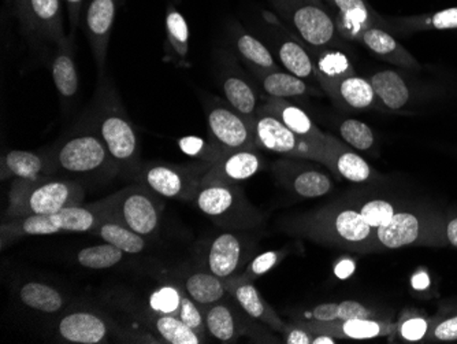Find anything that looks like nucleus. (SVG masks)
<instances>
[{
	"mask_svg": "<svg viewBox=\"0 0 457 344\" xmlns=\"http://www.w3.org/2000/svg\"><path fill=\"white\" fill-rule=\"evenodd\" d=\"M82 120L94 128L109 148L120 169V176L129 179L141 164L140 138L109 77H99L91 106Z\"/></svg>",
	"mask_w": 457,
	"mask_h": 344,
	"instance_id": "obj_1",
	"label": "nucleus"
},
{
	"mask_svg": "<svg viewBox=\"0 0 457 344\" xmlns=\"http://www.w3.org/2000/svg\"><path fill=\"white\" fill-rule=\"evenodd\" d=\"M284 228L292 235L356 253L381 250L376 228L370 227L353 207L331 205L290 218Z\"/></svg>",
	"mask_w": 457,
	"mask_h": 344,
	"instance_id": "obj_2",
	"label": "nucleus"
},
{
	"mask_svg": "<svg viewBox=\"0 0 457 344\" xmlns=\"http://www.w3.org/2000/svg\"><path fill=\"white\" fill-rule=\"evenodd\" d=\"M55 173L106 183L120 176V169L109 148L86 121H79L71 132L62 136L48 150Z\"/></svg>",
	"mask_w": 457,
	"mask_h": 344,
	"instance_id": "obj_3",
	"label": "nucleus"
},
{
	"mask_svg": "<svg viewBox=\"0 0 457 344\" xmlns=\"http://www.w3.org/2000/svg\"><path fill=\"white\" fill-rule=\"evenodd\" d=\"M117 197L118 192H115L86 206L69 207L53 214L4 220L0 225V248L4 251L20 239L30 236L92 232L100 221L112 212Z\"/></svg>",
	"mask_w": 457,
	"mask_h": 344,
	"instance_id": "obj_4",
	"label": "nucleus"
},
{
	"mask_svg": "<svg viewBox=\"0 0 457 344\" xmlns=\"http://www.w3.org/2000/svg\"><path fill=\"white\" fill-rule=\"evenodd\" d=\"M86 189L74 179L14 180L4 220L53 214L69 207L81 206Z\"/></svg>",
	"mask_w": 457,
	"mask_h": 344,
	"instance_id": "obj_5",
	"label": "nucleus"
},
{
	"mask_svg": "<svg viewBox=\"0 0 457 344\" xmlns=\"http://www.w3.org/2000/svg\"><path fill=\"white\" fill-rule=\"evenodd\" d=\"M197 209L226 230H249L262 224V214L236 184L200 186L194 197Z\"/></svg>",
	"mask_w": 457,
	"mask_h": 344,
	"instance_id": "obj_6",
	"label": "nucleus"
},
{
	"mask_svg": "<svg viewBox=\"0 0 457 344\" xmlns=\"http://www.w3.org/2000/svg\"><path fill=\"white\" fill-rule=\"evenodd\" d=\"M212 164L171 165L166 162H141L129 179L164 199L192 200Z\"/></svg>",
	"mask_w": 457,
	"mask_h": 344,
	"instance_id": "obj_7",
	"label": "nucleus"
},
{
	"mask_svg": "<svg viewBox=\"0 0 457 344\" xmlns=\"http://www.w3.org/2000/svg\"><path fill=\"white\" fill-rule=\"evenodd\" d=\"M253 127H255L256 147L270 153L279 154L285 158L318 162L320 165H325L326 168L333 171V150L338 141L335 147L331 148L314 145L292 132L276 115L270 114L262 109H259L258 115L253 121Z\"/></svg>",
	"mask_w": 457,
	"mask_h": 344,
	"instance_id": "obj_8",
	"label": "nucleus"
},
{
	"mask_svg": "<svg viewBox=\"0 0 457 344\" xmlns=\"http://www.w3.org/2000/svg\"><path fill=\"white\" fill-rule=\"evenodd\" d=\"M270 4L310 47L325 50L336 42L337 22L318 0H270Z\"/></svg>",
	"mask_w": 457,
	"mask_h": 344,
	"instance_id": "obj_9",
	"label": "nucleus"
},
{
	"mask_svg": "<svg viewBox=\"0 0 457 344\" xmlns=\"http://www.w3.org/2000/svg\"><path fill=\"white\" fill-rule=\"evenodd\" d=\"M163 205L158 195L136 183L118 191L110 217L115 218L144 238H153L161 228Z\"/></svg>",
	"mask_w": 457,
	"mask_h": 344,
	"instance_id": "obj_10",
	"label": "nucleus"
},
{
	"mask_svg": "<svg viewBox=\"0 0 457 344\" xmlns=\"http://www.w3.org/2000/svg\"><path fill=\"white\" fill-rule=\"evenodd\" d=\"M207 127L210 140L222 151L223 155L233 151L258 148L253 121L244 117L228 105H210Z\"/></svg>",
	"mask_w": 457,
	"mask_h": 344,
	"instance_id": "obj_11",
	"label": "nucleus"
},
{
	"mask_svg": "<svg viewBox=\"0 0 457 344\" xmlns=\"http://www.w3.org/2000/svg\"><path fill=\"white\" fill-rule=\"evenodd\" d=\"M436 221L415 212H397L389 224L377 230L379 246L389 250L420 243L426 245L436 240Z\"/></svg>",
	"mask_w": 457,
	"mask_h": 344,
	"instance_id": "obj_12",
	"label": "nucleus"
},
{
	"mask_svg": "<svg viewBox=\"0 0 457 344\" xmlns=\"http://www.w3.org/2000/svg\"><path fill=\"white\" fill-rule=\"evenodd\" d=\"M273 171L287 189L304 199L325 197L333 189L330 176L308 159L284 158L274 164Z\"/></svg>",
	"mask_w": 457,
	"mask_h": 344,
	"instance_id": "obj_13",
	"label": "nucleus"
},
{
	"mask_svg": "<svg viewBox=\"0 0 457 344\" xmlns=\"http://www.w3.org/2000/svg\"><path fill=\"white\" fill-rule=\"evenodd\" d=\"M118 0H91L84 14V32L88 38L99 77L104 76L110 38L117 17Z\"/></svg>",
	"mask_w": 457,
	"mask_h": 344,
	"instance_id": "obj_14",
	"label": "nucleus"
},
{
	"mask_svg": "<svg viewBox=\"0 0 457 344\" xmlns=\"http://www.w3.org/2000/svg\"><path fill=\"white\" fill-rule=\"evenodd\" d=\"M112 323L94 310H74L59 318L56 333L62 340L74 344L109 343Z\"/></svg>",
	"mask_w": 457,
	"mask_h": 344,
	"instance_id": "obj_15",
	"label": "nucleus"
},
{
	"mask_svg": "<svg viewBox=\"0 0 457 344\" xmlns=\"http://www.w3.org/2000/svg\"><path fill=\"white\" fill-rule=\"evenodd\" d=\"M262 169L263 158L256 148L233 151L212 164L209 171L203 176L200 186L241 183L255 176Z\"/></svg>",
	"mask_w": 457,
	"mask_h": 344,
	"instance_id": "obj_16",
	"label": "nucleus"
},
{
	"mask_svg": "<svg viewBox=\"0 0 457 344\" xmlns=\"http://www.w3.org/2000/svg\"><path fill=\"white\" fill-rule=\"evenodd\" d=\"M251 256L248 243L232 232L217 236L207 251V268L222 280L237 276Z\"/></svg>",
	"mask_w": 457,
	"mask_h": 344,
	"instance_id": "obj_17",
	"label": "nucleus"
},
{
	"mask_svg": "<svg viewBox=\"0 0 457 344\" xmlns=\"http://www.w3.org/2000/svg\"><path fill=\"white\" fill-rule=\"evenodd\" d=\"M261 109L270 113V114L276 115L282 124L287 125L292 132L296 133L305 140L311 141V143H314V145L331 148L335 147L338 141L333 136L322 132L304 110L300 109L296 105L289 104L287 100L270 97L266 104L261 106Z\"/></svg>",
	"mask_w": 457,
	"mask_h": 344,
	"instance_id": "obj_18",
	"label": "nucleus"
},
{
	"mask_svg": "<svg viewBox=\"0 0 457 344\" xmlns=\"http://www.w3.org/2000/svg\"><path fill=\"white\" fill-rule=\"evenodd\" d=\"M225 284L228 287V294L235 298L236 302L240 305L241 309L245 312L246 315L266 323L267 327L271 328L276 332L284 333L287 323L279 318L276 310L264 300L261 292L253 286V281L241 280L235 276L225 280Z\"/></svg>",
	"mask_w": 457,
	"mask_h": 344,
	"instance_id": "obj_19",
	"label": "nucleus"
},
{
	"mask_svg": "<svg viewBox=\"0 0 457 344\" xmlns=\"http://www.w3.org/2000/svg\"><path fill=\"white\" fill-rule=\"evenodd\" d=\"M55 173L47 151L12 150L2 155V180L17 179L35 181Z\"/></svg>",
	"mask_w": 457,
	"mask_h": 344,
	"instance_id": "obj_20",
	"label": "nucleus"
},
{
	"mask_svg": "<svg viewBox=\"0 0 457 344\" xmlns=\"http://www.w3.org/2000/svg\"><path fill=\"white\" fill-rule=\"evenodd\" d=\"M303 327L310 332L326 333L337 339H352V340H364V339L379 338L387 335L392 331L387 323L364 318V320L335 321V323H320V321H299Z\"/></svg>",
	"mask_w": 457,
	"mask_h": 344,
	"instance_id": "obj_21",
	"label": "nucleus"
},
{
	"mask_svg": "<svg viewBox=\"0 0 457 344\" xmlns=\"http://www.w3.org/2000/svg\"><path fill=\"white\" fill-rule=\"evenodd\" d=\"M73 40L74 36H66L56 46L55 55L51 63L54 84L63 106L73 102L79 94V71L74 58Z\"/></svg>",
	"mask_w": 457,
	"mask_h": 344,
	"instance_id": "obj_22",
	"label": "nucleus"
},
{
	"mask_svg": "<svg viewBox=\"0 0 457 344\" xmlns=\"http://www.w3.org/2000/svg\"><path fill=\"white\" fill-rule=\"evenodd\" d=\"M29 35L58 46L66 38L61 0H29Z\"/></svg>",
	"mask_w": 457,
	"mask_h": 344,
	"instance_id": "obj_23",
	"label": "nucleus"
},
{
	"mask_svg": "<svg viewBox=\"0 0 457 344\" xmlns=\"http://www.w3.org/2000/svg\"><path fill=\"white\" fill-rule=\"evenodd\" d=\"M361 40L374 55L393 65L407 69H420L417 59L413 58L396 38L381 27H370L361 33Z\"/></svg>",
	"mask_w": 457,
	"mask_h": 344,
	"instance_id": "obj_24",
	"label": "nucleus"
},
{
	"mask_svg": "<svg viewBox=\"0 0 457 344\" xmlns=\"http://www.w3.org/2000/svg\"><path fill=\"white\" fill-rule=\"evenodd\" d=\"M326 94L335 100L338 106L352 110L370 109L377 102L376 92L370 80L356 74L344 77L338 83L328 88Z\"/></svg>",
	"mask_w": 457,
	"mask_h": 344,
	"instance_id": "obj_25",
	"label": "nucleus"
},
{
	"mask_svg": "<svg viewBox=\"0 0 457 344\" xmlns=\"http://www.w3.org/2000/svg\"><path fill=\"white\" fill-rule=\"evenodd\" d=\"M205 327L220 343H233L244 333V323L237 310L225 300L204 307Z\"/></svg>",
	"mask_w": 457,
	"mask_h": 344,
	"instance_id": "obj_26",
	"label": "nucleus"
},
{
	"mask_svg": "<svg viewBox=\"0 0 457 344\" xmlns=\"http://www.w3.org/2000/svg\"><path fill=\"white\" fill-rule=\"evenodd\" d=\"M222 91L228 106L248 120L255 121L258 115L259 97L255 87L245 77L228 71L222 77Z\"/></svg>",
	"mask_w": 457,
	"mask_h": 344,
	"instance_id": "obj_27",
	"label": "nucleus"
},
{
	"mask_svg": "<svg viewBox=\"0 0 457 344\" xmlns=\"http://www.w3.org/2000/svg\"><path fill=\"white\" fill-rule=\"evenodd\" d=\"M377 102L390 112H399L404 109L410 102V88L405 80L395 71H381L370 77Z\"/></svg>",
	"mask_w": 457,
	"mask_h": 344,
	"instance_id": "obj_28",
	"label": "nucleus"
},
{
	"mask_svg": "<svg viewBox=\"0 0 457 344\" xmlns=\"http://www.w3.org/2000/svg\"><path fill=\"white\" fill-rule=\"evenodd\" d=\"M185 292L202 307L212 306L214 303L225 300L228 294L225 280L215 276L212 272H192L182 281Z\"/></svg>",
	"mask_w": 457,
	"mask_h": 344,
	"instance_id": "obj_29",
	"label": "nucleus"
},
{
	"mask_svg": "<svg viewBox=\"0 0 457 344\" xmlns=\"http://www.w3.org/2000/svg\"><path fill=\"white\" fill-rule=\"evenodd\" d=\"M18 299L28 309L46 315H55L66 305V297L46 282L28 281L18 289Z\"/></svg>",
	"mask_w": 457,
	"mask_h": 344,
	"instance_id": "obj_30",
	"label": "nucleus"
},
{
	"mask_svg": "<svg viewBox=\"0 0 457 344\" xmlns=\"http://www.w3.org/2000/svg\"><path fill=\"white\" fill-rule=\"evenodd\" d=\"M112 214V213H110ZM103 218L91 233L120 248L125 254H140L147 248V238L138 235L115 218Z\"/></svg>",
	"mask_w": 457,
	"mask_h": 344,
	"instance_id": "obj_31",
	"label": "nucleus"
},
{
	"mask_svg": "<svg viewBox=\"0 0 457 344\" xmlns=\"http://www.w3.org/2000/svg\"><path fill=\"white\" fill-rule=\"evenodd\" d=\"M261 80L262 88L270 97L287 99L314 94L305 80L299 79L289 71H255Z\"/></svg>",
	"mask_w": 457,
	"mask_h": 344,
	"instance_id": "obj_32",
	"label": "nucleus"
},
{
	"mask_svg": "<svg viewBox=\"0 0 457 344\" xmlns=\"http://www.w3.org/2000/svg\"><path fill=\"white\" fill-rule=\"evenodd\" d=\"M277 56L281 61L285 71L305 81L318 83L314 61L296 38H281L277 45Z\"/></svg>",
	"mask_w": 457,
	"mask_h": 344,
	"instance_id": "obj_33",
	"label": "nucleus"
},
{
	"mask_svg": "<svg viewBox=\"0 0 457 344\" xmlns=\"http://www.w3.org/2000/svg\"><path fill=\"white\" fill-rule=\"evenodd\" d=\"M166 38H168L169 56L171 63L176 65H187L189 51V28L184 15L173 6L169 4L166 13Z\"/></svg>",
	"mask_w": 457,
	"mask_h": 344,
	"instance_id": "obj_34",
	"label": "nucleus"
},
{
	"mask_svg": "<svg viewBox=\"0 0 457 344\" xmlns=\"http://www.w3.org/2000/svg\"><path fill=\"white\" fill-rule=\"evenodd\" d=\"M314 65L318 83L322 86L325 91L338 83L344 77L355 74L348 56L340 53V51L330 50V48L320 50L317 59L314 61Z\"/></svg>",
	"mask_w": 457,
	"mask_h": 344,
	"instance_id": "obj_35",
	"label": "nucleus"
},
{
	"mask_svg": "<svg viewBox=\"0 0 457 344\" xmlns=\"http://www.w3.org/2000/svg\"><path fill=\"white\" fill-rule=\"evenodd\" d=\"M337 7L341 29L351 38H361V33L370 27H376L371 10L364 0H328Z\"/></svg>",
	"mask_w": 457,
	"mask_h": 344,
	"instance_id": "obj_36",
	"label": "nucleus"
},
{
	"mask_svg": "<svg viewBox=\"0 0 457 344\" xmlns=\"http://www.w3.org/2000/svg\"><path fill=\"white\" fill-rule=\"evenodd\" d=\"M333 172L352 183H364L372 177L371 166L366 159L355 151L349 150L348 146L341 141L333 150Z\"/></svg>",
	"mask_w": 457,
	"mask_h": 344,
	"instance_id": "obj_37",
	"label": "nucleus"
},
{
	"mask_svg": "<svg viewBox=\"0 0 457 344\" xmlns=\"http://www.w3.org/2000/svg\"><path fill=\"white\" fill-rule=\"evenodd\" d=\"M153 323L154 332L170 344H202L204 343L199 333L195 332L184 321L176 315H153L150 321Z\"/></svg>",
	"mask_w": 457,
	"mask_h": 344,
	"instance_id": "obj_38",
	"label": "nucleus"
},
{
	"mask_svg": "<svg viewBox=\"0 0 457 344\" xmlns=\"http://www.w3.org/2000/svg\"><path fill=\"white\" fill-rule=\"evenodd\" d=\"M236 48L255 71H277L276 59L273 54L261 40L245 32H238L236 36Z\"/></svg>",
	"mask_w": 457,
	"mask_h": 344,
	"instance_id": "obj_39",
	"label": "nucleus"
},
{
	"mask_svg": "<svg viewBox=\"0 0 457 344\" xmlns=\"http://www.w3.org/2000/svg\"><path fill=\"white\" fill-rule=\"evenodd\" d=\"M397 22H399L397 27L407 30V32L457 29V7L441 10V12L433 13V14L400 18Z\"/></svg>",
	"mask_w": 457,
	"mask_h": 344,
	"instance_id": "obj_40",
	"label": "nucleus"
},
{
	"mask_svg": "<svg viewBox=\"0 0 457 344\" xmlns=\"http://www.w3.org/2000/svg\"><path fill=\"white\" fill-rule=\"evenodd\" d=\"M184 287L179 284H163L151 291L148 295V312L153 315H176L179 317L181 309Z\"/></svg>",
	"mask_w": 457,
	"mask_h": 344,
	"instance_id": "obj_41",
	"label": "nucleus"
},
{
	"mask_svg": "<svg viewBox=\"0 0 457 344\" xmlns=\"http://www.w3.org/2000/svg\"><path fill=\"white\" fill-rule=\"evenodd\" d=\"M123 251L110 243L104 245L92 246V248H82L77 253V262L82 268L102 271V269L114 268L122 261Z\"/></svg>",
	"mask_w": 457,
	"mask_h": 344,
	"instance_id": "obj_42",
	"label": "nucleus"
},
{
	"mask_svg": "<svg viewBox=\"0 0 457 344\" xmlns=\"http://www.w3.org/2000/svg\"><path fill=\"white\" fill-rule=\"evenodd\" d=\"M340 136L349 147L359 151H367L376 143L374 132L363 121L349 120L343 121L340 125Z\"/></svg>",
	"mask_w": 457,
	"mask_h": 344,
	"instance_id": "obj_43",
	"label": "nucleus"
},
{
	"mask_svg": "<svg viewBox=\"0 0 457 344\" xmlns=\"http://www.w3.org/2000/svg\"><path fill=\"white\" fill-rule=\"evenodd\" d=\"M179 150L192 158L199 159L203 162L214 164L218 159L222 158L223 153L212 143V140L197 138V136H185L177 141Z\"/></svg>",
	"mask_w": 457,
	"mask_h": 344,
	"instance_id": "obj_44",
	"label": "nucleus"
},
{
	"mask_svg": "<svg viewBox=\"0 0 457 344\" xmlns=\"http://www.w3.org/2000/svg\"><path fill=\"white\" fill-rule=\"evenodd\" d=\"M359 212H361V217L367 224L370 227L376 228V230L389 224L393 215L397 213L395 205L385 199L367 200L361 205Z\"/></svg>",
	"mask_w": 457,
	"mask_h": 344,
	"instance_id": "obj_45",
	"label": "nucleus"
},
{
	"mask_svg": "<svg viewBox=\"0 0 457 344\" xmlns=\"http://www.w3.org/2000/svg\"><path fill=\"white\" fill-rule=\"evenodd\" d=\"M179 317L195 332L199 333L204 343L209 340L210 333L207 327H205L204 307L199 306L194 299L187 295V292L182 298Z\"/></svg>",
	"mask_w": 457,
	"mask_h": 344,
	"instance_id": "obj_46",
	"label": "nucleus"
},
{
	"mask_svg": "<svg viewBox=\"0 0 457 344\" xmlns=\"http://www.w3.org/2000/svg\"><path fill=\"white\" fill-rule=\"evenodd\" d=\"M284 256L285 253L282 250L266 251V253L261 254V256L249 262L245 271L237 274V277L241 280L253 281V280L269 273L271 269L276 268L277 264L284 258Z\"/></svg>",
	"mask_w": 457,
	"mask_h": 344,
	"instance_id": "obj_47",
	"label": "nucleus"
},
{
	"mask_svg": "<svg viewBox=\"0 0 457 344\" xmlns=\"http://www.w3.org/2000/svg\"><path fill=\"white\" fill-rule=\"evenodd\" d=\"M358 318L359 320L372 318L371 310L356 300H344L338 303L337 321L358 320Z\"/></svg>",
	"mask_w": 457,
	"mask_h": 344,
	"instance_id": "obj_48",
	"label": "nucleus"
},
{
	"mask_svg": "<svg viewBox=\"0 0 457 344\" xmlns=\"http://www.w3.org/2000/svg\"><path fill=\"white\" fill-rule=\"evenodd\" d=\"M428 330V323L425 318L412 317L402 323L399 333L404 340L420 341L425 338Z\"/></svg>",
	"mask_w": 457,
	"mask_h": 344,
	"instance_id": "obj_49",
	"label": "nucleus"
},
{
	"mask_svg": "<svg viewBox=\"0 0 457 344\" xmlns=\"http://www.w3.org/2000/svg\"><path fill=\"white\" fill-rule=\"evenodd\" d=\"M284 343L287 344H312L314 333L310 332L302 323H287L284 333Z\"/></svg>",
	"mask_w": 457,
	"mask_h": 344,
	"instance_id": "obj_50",
	"label": "nucleus"
},
{
	"mask_svg": "<svg viewBox=\"0 0 457 344\" xmlns=\"http://www.w3.org/2000/svg\"><path fill=\"white\" fill-rule=\"evenodd\" d=\"M433 338L440 341H456L457 340V315L446 318L437 323L433 330Z\"/></svg>",
	"mask_w": 457,
	"mask_h": 344,
	"instance_id": "obj_51",
	"label": "nucleus"
},
{
	"mask_svg": "<svg viewBox=\"0 0 457 344\" xmlns=\"http://www.w3.org/2000/svg\"><path fill=\"white\" fill-rule=\"evenodd\" d=\"M311 320L320 323H335L337 321L338 303H322L308 313Z\"/></svg>",
	"mask_w": 457,
	"mask_h": 344,
	"instance_id": "obj_52",
	"label": "nucleus"
},
{
	"mask_svg": "<svg viewBox=\"0 0 457 344\" xmlns=\"http://www.w3.org/2000/svg\"><path fill=\"white\" fill-rule=\"evenodd\" d=\"M68 9L69 22H71V36H74L76 28L79 27L81 18L82 4L86 0H63Z\"/></svg>",
	"mask_w": 457,
	"mask_h": 344,
	"instance_id": "obj_53",
	"label": "nucleus"
},
{
	"mask_svg": "<svg viewBox=\"0 0 457 344\" xmlns=\"http://www.w3.org/2000/svg\"><path fill=\"white\" fill-rule=\"evenodd\" d=\"M15 12H17L18 20L24 28L25 32H29L30 28V12L29 0H14Z\"/></svg>",
	"mask_w": 457,
	"mask_h": 344,
	"instance_id": "obj_54",
	"label": "nucleus"
},
{
	"mask_svg": "<svg viewBox=\"0 0 457 344\" xmlns=\"http://www.w3.org/2000/svg\"><path fill=\"white\" fill-rule=\"evenodd\" d=\"M445 236L449 245L457 248V217L449 221V224L446 225Z\"/></svg>",
	"mask_w": 457,
	"mask_h": 344,
	"instance_id": "obj_55",
	"label": "nucleus"
},
{
	"mask_svg": "<svg viewBox=\"0 0 457 344\" xmlns=\"http://www.w3.org/2000/svg\"><path fill=\"white\" fill-rule=\"evenodd\" d=\"M353 262L351 261H343L336 266V274H337L340 279H346V277L351 276L352 272H353Z\"/></svg>",
	"mask_w": 457,
	"mask_h": 344,
	"instance_id": "obj_56",
	"label": "nucleus"
},
{
	"mask_svg": "<svg viewBox=\"0 0 457 344\" xmlns=\"http://www.w3.org/2000/svg\"><path fill=\"white\" fill-rule=\"evenodd\" d=\"M337 343V338L331 335H326V333H318L312 338V344H336Z\"/></svg>",
	"mask_w": 457,
	"mask_h": 344,
	"instance_id": "obj_57",
	"label": "nucleus"
},
{
	"mask_svg": "<svg viewBox=\"0 0 457 344\" xmlns=\"http://www.w3.org/2000/svg\"><path fill=\"white\" fill-rule=\"evenodd\" d=\"M412 286L417 289H423L428 286V277L426 274H418V276L413 277L412 279Z\"/></svg>",
	"mask_w": 457,
	"mask_h": 344,
	"instance_id": "obj_58",
	"label": "nucleus"
}]
</instances>
